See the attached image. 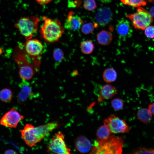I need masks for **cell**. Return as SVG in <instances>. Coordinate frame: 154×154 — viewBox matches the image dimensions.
Segmentation results:
<instances>
[{"instance_id": "obj_1", "label": "cell", "mask_w": 154, "mask_h": 154, "mask_svg": "<svg viewBox=\"0 0 154 154\" xmlns=\"http://www.w3.org/2000/svg\"><path fill=\"white\" fill-rule=\"evenodd\" d=\"M61 125L57 121L36 127L27 123L23 129L20 130L21 137L28 146L32 147L40 142L46 135Z\"/></svg>"}, {"instance_id": "obj_2", "label": "cell", "mask_w": 154, "mask_h": 154, "mask_svg": "<svg viewBox=\"0 0 154 154\" xmlns=\"http://www.w3.org/2000/svg\"><path fill=\"white\" fill-rule=\"evenodd\" d=\"M124 139L123 137L110 135L101 140H95L91 154H121L122 151Z\"/></svg>"}, {"instance_id": "obj_3", "label": "cell", "mask_w": 154, "mask_h": 154, "mask_svg": "<svg viewBox=\"0 0 154 154\" xmlns=\"http://www.w3.org/2000/svg\"><path fill=\"white\" fill-rule=\"evenodd\" d=\"M43 23L40 30L41 37L46 41L53 43L57 41L64 33L65 28L58 19L42 17Z\"/></svg>"}, {"instance_id": "obj_4", "label": "cell", "mask_w": 154, "mask_h": 154, "mask_svg": "<svg viewBox=\"0 0 154 154\" xmlns=\"http://www.w3.org/2000/svg\"><path fill=\"white\" fill-rule=\"evenodd\" d=\"M13 57L18 66L19 74L21 78L26 80L31 79L37 71L19 45L14 50Z\"/></svg>"}, {"instance_id": "obj_5", "label": "cell", "mask_w": 154, "mask_h": 154, "mask_svg": "<svg viewBox=\"0 0 154 154\" xmlns=\"http://www.w3.org/2000/svg\"><path fill=\"white\" fill-rule=\"evenodd\" d=\"M20 46L26 55L32 60L33 65L37 71L41 62V55L44 49L42 43L38 40L31 39Z\"/></svg>"}, {"instance_id": "obj_6", "label": "cell", "mask_w": 154, "mask_h": 154, "mask_svg": "<svg viewBox=\"0 0 154 154\" xmlns=\"http://www.w3.org/2000/svg\"><path fill=\"white\" fill-rule=\"evenodd\" d=\"M39 18L35 16L21 17L15 26L27 40L32 38L38 29Z\"/></svg>"}, {"instance_id": "obj_7", "label": "cell", "mask_w": 154, "mask_h": 154, "mask_svg": "<svg viewBox=\"0 0 154 154\" xmlns=\"http://www.w3.org/2000/svg\"><path fill=\"white\" fill-rule=\"evenodd\" d=\"M126 17L131 21L134 27L144 30L153 22V17L145 9L139 7L135 13L127 14Z\"/></svg>"}, {"instance_id": "obj_8", "label": "cell", "mask_w": 154, "mask_h": 154, "mask_svg": "<svg viewBox=\"0 0 154 154\" xmlns=\"http://www.w3.org/2000/svg\"><path fill=\"white\" fill-rule=\"evenodd\" d=\"M64 136L61 132L55 133L47 146L48 152L61 154H70V149L65 143Z\"/></svg>"}, {"instance_id": "obj_9", "label": "cell", "mask_w": 154, "mask_h": 154, "mask_svg": "<svg viewBox=\"0 0 154 154\" xmlns=\"http://www.w3.org/2000/svg\"><path fill=\"white\" fill-rule=\"evenodd\" d=\"M104 123L108 127L111 133H128L130 130L125 120L114 115H112L104 119Z\"/></svg>"}, {"instance_id": "obj_10", "label": "cell", "mask_w": 154, "mask_h": 154, "mask_svg": "<svg viewBox=\"0 0 154 154\" xmlns=\"http://www.w3.org/2000/svg\"><path fill=\"white\" fill-rule=\"evenodd\" d=\"M15 109L12 108L1 118L0 123L4 126L11 128L16 127L19 122L24 119Z\"/></svg>"}, {"instance_id": "obj_11", "label": "cell", "mask_w": 154, "mask_h": 154, "mask_svg": "<svg viewBox=\"0 0 154 154\" xmlns=\"http://www.w3.org/2000/svg\"><path fill=\"white\" fill-rule=\"evenodd\" d=\"M82 23L80 17L73 11H70L67 14L64 27L69 30L76 31L80 29Z\"/></svg>"}, {"instance_id": "obj_12", "label": "cell", "mask_w": 154, "mask_h": 154, "mask_svg": "<svg viewBox=\"0 0 154 154\" xmlns=\"http://www.w3.org/2000/svg\"><path fill=\"white\" fill-rule=\"evenodd\" d=\"M27 80H23L19 86L21 90L19 92L17 99L19 104H23L28 99L33 97L34 94L32 89Z\"/></svg>"}, {"instance_id": "obj_13", "label": "cell", "mask_w": 154, "mask_h": 154, "mask_svg": "<svg viewBox=\"0 0 154 154\" xmlns=\"http://www.w3.org/2000/svg\"><path fill=\"white\" fill-rule=\"evenodd\" d=\"M113 14L111 10L107 7H103L98 9L95 16L97 23L102 26H104L111 21Z\"/></svg>"}, {"instance_id": "obj_14", "label": "cell", "mask_w": 154, "mask_h": 154, "mask_svg": "<svg viewBox=\"0 0 154 154\" xmlns=\"http://www.w3.org/2000/svg\"><path fill=\"white\" fill-rule=\"evenodd\" d=\"M116 29L119 35L122 38H129L132 35L133 31L130 23L124 18L119 21L116 25Z\"/></svg>"}, {"instance_id": "obj_15", "label": "cell", "mask_w": 154, "mask_h": 154, "mask_svg": "<svg viewBox=\"0 0 154 154\" xmlns=\"http://www.w3.org/2000/svg\"><path fill=\"white\" fill-rule=\"evenodd\" d=\"M75 147L80 152L84 153L91 151L92 145L91 141L84 135L78 137L74 142Z\"/></svg>"}, {"instance_id": "obj_16", "label": "cell", "mask_w": 154, "mask_h": 154, "mask_svg": "<svg viewBox=\"0 0 154 154\" xmlns=\"http://www.w3.org/2000/svg\"><path fill=\"white\" fill-rule=\"evenodd\" d=\"M117 90L113 86L110 84H106L101 87L99 94L100 96L98 101L101 102L104 100L109 99L113 97L116 94Z\"/></svg>"}, {"instance_id": "obj_17", "label": "cell", "mask_w": 154, "mask_h": 154, "mask_svg": "<svg viewBox=\"0 0 154 154\" xmlns=\"http://www.w3.org/2000/svg\"><path fill=\"white\" fill-rule=\"evenodd\" d=\"M113 39L112 34L105 30H102L98 34L97 39L98 43L103 46H107L111 42Z\"/></svg>"}, {"instance_id": "obj_18", "label": "cell", "mask_w": 154, "mask_h": 154, "mask_svg": "<svg viewBox=\"0 0 154 154\" xmlns=\"http://www.w3.org/2000/svg\"><path fill=\"white\" fill-rule=\"evenodd\" d=\"M137 116L141 122L146 123L150 121L152 119V114L148 109L143 108L139 109L137 113Z\"/></svg>"}, {"instance_id": "obj_19", "label": "cell", "mask_w": 154, "mask_h": 154, "mask_svg": "<svg viewBox=\"0 0 154 154\" xmlns=\"http://www.w3.org/2000/svg\"><path fill=\"white\" fill-rule=\"evenodd\" d=\"M117 76L116 72L112 68H107L104 70L102 74L104 81L108 83L115 81L117 79Z\"/></svg>"}, {"instance_id": "obj_20", "label": "cell", "mask_w": 154, "mask_h": 154, "mask_svg": "<svg viewBox=\"0 0 154 154\" xmlns=\"http://www.w3.org/2000/svg\"><path fill=\"white\" fill-rule=\"evenodd\" d=\"M112 134L108 127L104 125L99 127L96 130V140H101L108 138Z\"/></svg>"}, {"instance_id": "obj_21", "label": "cell", "mask_w": 154, "mask_h": 154, "mask_svg": "<svg viewBox=\"0 0 154 154\" xmlns=\"http://www.w3.org/2000/svg\"><path fill=\"white\" fill-rule=\"evenodd\" d=\"M94 48L93 42L90 40H85L82 42L80 44V48L82 53L86 54H91Z\"/></svg>"}, {"instance_id": "obj_22", "label": "cell", "mask_w": 154, "mask_h": 154, "mask_svg": "<svg viewBox=\"0 0 154 154\" xmlns=\"http://www.w3.org/2000/svg\"><path fill=\"white\" fill-rule=\"evenodd\" d=\"M13 93L11 90L5 88L0 91V99L3 102H7L11 100Z\"/></svg>"}, {"instance_id": "obj_23", "label": "cell", "mask_w": 154, "mask_h": 154, "mask_svg": "<svg viewBox=\"0 0 154 154\" xmlns=\"http://www.w3.org/2000/svg\"><path fill=\"white\" fill-rule=\"evenodd\" d=\"M123 4L133 7H139L141 6L146 5V0H121Z\"/></svg>"}, {"instance_id": "obj_24", "label": "cell", "mask_w": 154, "mask_h": 154, "mask_svg": "<svg viewBox=\"0 0 154 154\" xmlns=\"http://www.w3.org/2000/svg\"><path fill=\"white\" fill-rule=\"evenodd\" d=\"M96 23H89L83 25L82 27L81 31L82 33L86 35L92 33L94 29L98 26Z\"/></svg>"}, {"instance_id": "obj_25", "label": "cell", "mask_w": 154, "mask_h": 154, "mask_svg": "<svg viewBox=\"0 0 154 154\" xmlns=\"http://www.w3.org/2000/svg\"><path fill=\"white\" fill-rule=\"evenodd\" d=\"M130 154H154V149L145 147H138L132 150Z\"/></svg>"}, {"instance_id": "obj_26", "label": "cell", "mask_w": 154, "mask_h": 154, "mask_svg": "<svg viewBox=\"0 0 154 154\" xmlns=\"http://www.w3.org/2000/svg\"><path fill=\"white\" fill-rule=\"evenodd\" d=\"M111 104L112 108L116 111L121 110L123 106V101L118 98H115L112 100Z\"/></svg>"}, {"instance_id": "obj_27", "label": "cell", "mask_w": 154, "mask_h": 154, "mask_svg": "<svg viewBox=\"0 0 154 154\" xmlns=\"http://www.w3.org/2000/svg\"><path fill=\"white\" fill-rule=\"evenodd\" d=\"M53 56L54 60L57 63H59L64 58V53L61 49L56 48L54 50Z\"/></svg>"}, {"instance_id": "obj_28", "label": "cell", "mask_w": 154, "mask_h": 154, "mask_svg": "<svg viewBox=\"0 0 154 154\" xmlns=\"http://www.w3.org/2000/svg\"><path fill=\"white\" fill-rule=\"evenodd\" d=\"M84 8L86 10L91 11L97 7L95 0H85L83 3Z\"/></svg>"}, {"instance_id": "obj_29", "label": "cell", "mask_w": 154, "mask_h": 154, "mask_svg": "<svg viewBox=\"0 0 154 154\" xmlns=\"http://www.w3.org/2000/svg\"><path fill=\"white\" fill-rule=\"evenodd\" d=\"M144 30L145 34L147 37L151 38H154V26L149 25Z\"/></svg>"}, {"instance_id": "obj_30", "label": "cell", "mask_w": 154, "mask_h": 154, "mask_svg": "<svg viewBox=\"0 0 154 154\" xmlns=\"http://www.w3.org/2000/svg\"><path fill=\"white\" fill-rule=\"evenodd\" d=\"M38 4L40 5H46L50 3L53 0H35Z\"/></svg>"}, {"instance_id": "obj_31", "label": "cell", "mask_w": 154, "mask_h": 154, "mask_svg": "<svg viewBox=\"0 0 154 154\" xmlns=\"http://www.w3.org/2000/svg\"><path fill=\"white\" fill-rule=\"evenodd\" d=\"M148 109L152 114L154 115V103L149 105Z\"/></svg>"}, {"instance_id": "obj_32", "label": "cell", "mask_w": 154, "mask_h": 154, "mask_svg": "<svg viewBox=\"0 0 154 154\" xmlns=\"http://www.w3.org/2000/svg\"><path fill=\"white\" fill-rule=\"evenodd\" d=\"M16 151L12 149H9L5 151L4 154H17Z\"/></svg>"}, {"instance_id": "obj_33", "label": "cell", "mask_w": 154, "mask_h": 154, "mask_svg": "<svg viewBox=\"0 0 154 154\" xmlns=\"http://www.w3.org/2000/svg\"><path fill=\"white\" fill-rule=\"evenodd\" d=\"M149 13L152 17L154 18V6L150 8Z\"/></svg>"}, {"instance_id": "obj_34", "label": "cell", "mask_w": 154, "mask_h": 154, "mask_svg": "<svg viewBox=\"0 0 154 154\" xmlns=\"http://www.w3.org/2000/svg\"><path fill=\"white\" fill-rule=\"evenodd\" d=\"M102 2L104 3H107L111 2L112 0H100Z\"/></svg>"}, {"instance_id": "obj_35", "label": "cell", "mask_w": 154, "mask_h": 154, "mask_svg": "<svg viewBox=\"0 0 154 154\" xmlns=\"http://www.w3.org/2000/svg\"><path fill=\"white\" fill-rule=\"evenodd\" d=\"M146 1L151 3H154V0H146Z\"/></svg>"}, {"instance_id": "obj_36", "label": "cell", "mask_w": 154, "mask_h": 154, "mask_svg": "<svg viewBox=\"0 0 154 154\" xmlns=\"http://www.w3.org/2000/svg\"><path fill=\"white\" fill-rule=\"evenodd\" d=\"M2 53V49L0 48V55H1Z\"/></svg>"}]
</instances>
